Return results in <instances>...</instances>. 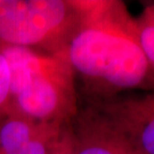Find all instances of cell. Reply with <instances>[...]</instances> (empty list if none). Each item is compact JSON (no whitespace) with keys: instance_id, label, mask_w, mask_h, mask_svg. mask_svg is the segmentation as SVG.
Segmentation results:
<instances>
[{"instance_id":"cell-5","label":"cell","mask_w":154,"mask_h":154,"mask_svg":"<svg viewBox=\"0 0 154 154\" xmlns=\"http://www.w3.org/2000/svg\"><path fill=\"white\" fill-rule=\"evenodd\" d=\"M74 154H138L86 105L72 121Z\"/></svg>"},{"instance_id":"cell-6","label":"cell","mask_w":154,"mask_h":154,"mask_svg":"<svg viewBox=\"0 0 154 154\" xmlns=\"http://www.w3.org/2000/svg\"><path fill=\"white\" fill-rule=\"evenodd\" d=\"M46 125L16 111H9L0 120V154H17L42 131Z\"/></svg>"},{"instance_id":"cell-10","label":"cell","mask_w":154,"mask_h":154,"mask_svg":"<svg viewBox=\"0 0 154 154\" xmlns=\"http://www.w3.org/2000/svg\"><path fill=\"white\" fill-rule=\"evenodd\" d=\"M138 154H140V153H138Z\"/></svg>"},{"instance_id":"cell-9","label":"cell","mask_w":154,"mask_h":154,"mask_svg":"<svg viewBox=\"0 0 154 154\" xmlns=\"http://www.w3.org/2000/svg\"><path fill=\"white\" fill-rule=\"evenodd\" d=\"M50 154H74V138L72 130V122L63 128Z\"/></svg>"},{"instance_id":"cell-3","label":"cell","mask_w":154,"mask_h":154,"mask_svg":"<svg viewBox=\"0 0 154 154\" xmlns=\"http://www.w3.org/2000/svg\"><path fill=\"white\" fill-rule=\"evenodd\" d=\"M80 17L79 0H0V44L65 53Z\"/></svg>"},{"instance_id":"cell-2","label":"cell","mask_w":154,"mask_h":154,"mask_svg":"<svg viewBox=\"0 0 154 154\" xmlns=\"http://www.w3.org/2000/svg\"><path fill=\"white\" fill-rule=\"evenodd\" d=\"M11 70V110L37 122L69 125L79 112L75 74L65 53L0 44Z\"/></svg>"},{"instance_id":"cell-8","label":"cell","mask_w":154,"mask_h":154,"mask_svg":"<svg viewBox=\"0 0 154 154\" xmlns=\"http://www.w3.org/2000/svg\"><path fill=\"white\" fill-rule=\"evenodd\" d=\"M65 126L57 123L46 125L42 131L17 154H50Z\"/></svg>"},{"instance_id":"cell-1","label":"cell","mask_w":154,"mask_h":154,"mask_svg":"<svg viewBox=\"0 0 154 154\" xmlns=\"http://www.w3.org/2000/svg\"><path fill=\"white\" fill-rule=\"evenodd\" d=\"M81 17L66 56L85 98L96 102L131 91H154L136 17L121 0H79Z\"/></svg>"},{"instance_id":"cell-7","label":"cell","mask_w":154,"mask_h":154,"mask_svg":"<svg viewBox=\"0 0 154 154\" xmlns=\"http://www.w3.org/2000/svg\"><path fill=\"white\" fill-rule=\"evenodd\" d=\"M136 24L140 48L154 75V1L144 5L136 17Z\"/></svg>"},{"instance_id":"cell-4","label":"cell","mask_w":154,"mask_h":154,"mask_svg":"<svg viewBox=\"0 0 154 154\" xmlns=\"http://www.w3.org/2000/svg\"><path fill=\"white\" fill-rule=\"evenodd\" d=\"M86 105L138 153L154 154V91L125 93Z\"/></svg>"}]
</instances>
